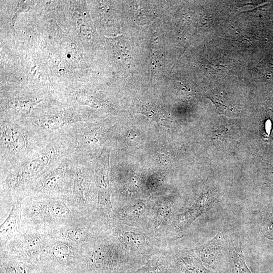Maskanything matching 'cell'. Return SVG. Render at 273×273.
<instances>
[{
	"instance_id": "cell-1",
	"label": "cell",
	"mask_w": 273,
	"mask_h": 273,
	"mask_svg": "<svg viewBox=\"0 0 273 273\" xmlns=\"http://www.w3.org/2000/svg\"><path fill=\"white\" fill-rule=\"evenodd\" d=\"M24 229L52 232L83 218L71 197L28 196L21 201Z\"/></svg>"
},
{
	"instance_id": "cell-2",
	"label": "cell",
	"mask_w": 273,
	"mask_h": 273,
	"mask_svg": "<svg viewBox=\"0 0 273 273\" xmlns=\"http://www.w3.org/2000/svg\"><path fill=\"white\" fill-rule=\"evenodd\" d=\"M71 149L68 140L54 139L12 169L4 180L9 193L28 189L41 175L59 164Z\"/></svg>"
},
{
	"instance_id": "cell-3",
	"label": "cell",
	"mask_w": 273,
	"mask_h": 273,
	"mask_svg": "<svg viewBox=\"0 0 273 273\" xmlns=\"http://www.w3.org/2000/svg\"><path fill=\"white\" fill-rule=\"evenodd\" d=\"M76 165L69 158H64L29 187L26 197H71Z\"/></svg>"
},
{
	"instance_id": "cell-4",
	"label": "cell",
	"mask_w": 273,
	"mask_h": 273,
	"mask_svg": "<svg viewBox=\"0 0 273 273\" xmlns=\"http://www.w3.org/2000/svg\"><path fill=\"white\" fill-rule=\"evenodd\" d=\"M52 238L51 232L32 228L24 229L1 250L17 257H38Z\"/></svg>"
},
{
	"instance_id": "cell-5",
	"label": "cell",
	"mask_w": 273,
	"mask_h": 273,
	"mask_svg": "<svg viewBox=\"0 0 273 273\" xmlns=\"http://www.w3.org/2000/svg\"><path fill=\"white\" fill-rule=\"evenodd\" d=\"M34 134L17 123L1 124V154L10 158L22 156L29 152Z\"/></svg>"
},
{
	"instance_id": "cell-6",
	"label": "cell",
	"mask_w": 273,
	"mask_h": 273,
	"mask_svg": "<svg viewBox=\"0 0 273 273\" xmlns=\"http://www.w3.org/2000/svg\"><path fill=\"white\" fill-rule=\"evenodd\" d=\"M109 152H102L96 159L95 166L98 209L107 214L112 209L109 183Z\"/></svg>"
},
{
	"instance_id": "cell-7",
	"label": "cell",
	"mask_w": 273,
	"mask_h": 273,
	"mask_svg": "<svg viewBox=\"0 0 273 273\" xmlns=\"http://www.w3.org/2000/svg\"><path fill=\"white\" fill-rule=\"evenodd\" d=\"M21 199L13 203L11 211L0 226L1 249L23 230L21 216Z\"/></svg>"
},
{
	"instance_id": "cell-8",
	"label": "cell",
	"mask_w": 273,
	"mask_h": 273,
	"mask_svg": "<svg viewBox=\"0 0 273 273\" xmlns=\"http://www.w3.org/2000/svg\"><path fill=\"white\" fill-rule=\"evenodd\" d=\"M89 183L83 167L78 162L73 184L71 199L77 210L82 215L83 210L90 200Z\"/></svg>"
},
{
	"instance_id": "cell-9",
	"label": "cell",
	"mask_w": 273,
	"mask_h": 273,
	"mask_svg": "<svg viewBox=\"0 0 273 273\" xmlns=\"http://www.w3.org/2000/svg\"><path fill=\"white\" fill-rule=\"evenodd\" d=\"M76 118L64 113H49L38 117L33 121V125L45 130H54L75 124Z\"/></svg>"
},
{
	"instance_id": "cell-10",
	"label": "cell",
	"mask_w": 273,
	"mask_h": 273,
	"mask_svg": "<svg viewBox=\"0 0 273 273\" xmlns=\"http://www.w3.org/2000/svg\"><path fill=\"white\" fill-rule=\"evenodd\" d=\"M240 241L232 240L229 245V255L233 273H252L247 266Z\"/></svg>"
},
{
	"instance_id": "cell-11",
	"label": "cell",
	"mask_w": 273,
	"mask_h": 273,
	"mask_svg": "<svg viewBox=\"0 0 273 273\" xmlns=\"http://www.w3.org/2000/svg\"><path fill=\"white\" fill-rule=\"evenodd\" d=\"M221 234L217 233L216 236L200 248L196 252L201 259L208 263H212L217 256L220 249Z\"/></svg>"
},
{
	"instance_id": "cell-12",
	"label": "cell",
	"mask_w": 273,
	"mask_h": 273,
	"mask_svg": "<svg viewBox=\"0 0 273 273\" xmlns=\"http://www.w3.org/2000/svg\"><path fill=\"white\" fill-rule=\"evenodd\" d=\"M38 102L36 99L18 98L10 100L7 105L10 109L17 113H27L30 112Z\"/></svg>"
},
{
	"instance_id": "cell-13",
	"label": "cell",
	"mask_w": 273,
	"mask_h": 273,
	"mask_svg": "<svg viewBox=\"0 0 273 273\" xmlns=\"http://www.w3.org/2000/svg\"><path fill=\"white\" fill-rule=\"evenodd\" d=\"M135 273H161V270L153 267H146L140 269Z\"/></svg>"
}]
</instances>
